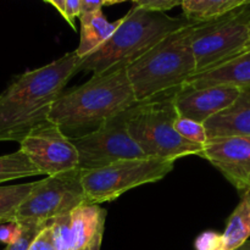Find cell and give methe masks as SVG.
<instances>
[{
    "label": "cell",
    "mask_w": 250,
    "mask_h": 250,
    "mask_svg": "<svg viewBox=\"0 0 250 250\" xmlns=\"http://www.w3.org/2000/svg\"><path fill=\"white\" fill-rule=\"evenodd\" d=\"M20 149L42 175L58 176L80 171L77 149L70 137L50 120L34 128L20 143Z\"/></svg>",
    "instance_id": "30bf717a"
},
{
    "label": "cell",
    "mask_w": 250,
    "mask_h": 250,
    "mask_svg": "<svg viewBox=\"0 0 250 250\" xmlns=\"http://www.w3.org/2000/svg\"><path fill=\"white\" fill-rule=\"evenodd\" d=\"M247 0H183V16L193 22H205L225 16L244 6Z\"/></svg>",
    "instance_id": "ac0fdd59"
},
{
    "label": "cell",
    "mask_w": 250,
    "mask_h": 250,
    "mask_svg": "<svg viewBox=\"0 0 250 250\" xmlns=\"http://www.w3.org/2000/svg\"><path fill=\"white\" fill-rule=\"evenodd\" d=\"M133 106L103 122L97 129L80 137H70L78 151L80 171H90L128 159L148 158L128 132Z\"/></svg>",
    "instance_id": "ba28073f"
},
{
    "label": "cell",
    "mask_w": 250,
    "mask_h": 250,
    "mask_svg": "<svg viewBox=\"0 0 250 250\" xmlns=\"http://www.w3.org/2000/svg\"><path fill=\"white\" fill-rule=\"evenodd\" d=\"M125 1H133L134 0H104V5H114V4H120V2Z\"/></svg>",
    "instance_id": "4dcf8cb0"
},
{
    "label": "cell",
    "mask_w": 250,
    "mask_h": 250,
    "mask_svg": "<svg viewBox=\"0 0 250 250\" xmlns=\"http://www.w3.org/2000/svg\"><path fill=\"white\" fill-rule=\"evenodd\" d=\"M81 4H82V11H81L82 15L102 10V7L104 6V0H81Z\"/></svg>",
    "instance_id": "f1b7e54d"
},
{
    "label": "cell",
    "mask_w": 250,
    "mask_h": 250,
    "mask_svg": "<svg viewBox=\"0 0 250 250\" xmlns=\"http://www.w3.org/2000/svg\"><path fill=\"white\" fill-rule=\"evenodd\" d=\"M81 58L67 53L15 78L0 94V142L21 143L34 128L49 121L51 107L68 81L80 72Z\"/></svg>",
    "instance_id": "6da1fadb"
},
{
    "label": "cell",
    "mask_w": 250,
    "mask_h": 250,
    "mask_svg": "<svg viewBox=\"0 0 250 250\" xmlns=\"http://www.w3.org/2000/svg\"><path fill=\"white\" fill-rule=\"evenodd\" d=\"M38 175H42L39 168L21 149L0 156V183Z\"/></svg>",
    "instance_id": "d6986e66"
},
{
    "label": "cell",
    "mask_w": 250,
    "mask_h": 250,
    "mask_svg": "<svg viewBox=\"0 0 250 250\" xmlns=\"http://www.w3.org/2000/svg\"><path fill=\"white\" fill-rule=\"evenodd\" d=\"M84 203L81 171L48 176L34 182L31 194L17 209L12 221H49L71 214Z\"/></svg>",
    "instance_id": "9c48e42d"
},
{
    "label": "cell",
    "mask_w": 250,
    "mask_h": 250,
    "mask_svg": "<svg viewBox=\"0 0 250 250\" xmlns=\"http://www.w3.org/2000/svg\"><path fill=\"white\" fill-rule=\"evenodd\" d=\"M175 128L178 132V134L183 137L186 141L199 144V146H205V143L209 139L204 124L187 119V117L178 116L175 122Z\"/></svg>",
    "instance_id": "7402d4cb"
},
{
    "label": "cell",
    "mask_w": 250,
    "mask_h": 250,
    "mask_svg": "<svg viewBox=\"0 0 250 250\" xmlns=\"http://www.w3.org/2000/svg\"><path fill=\"white\" fill-rule=\"evenodd\" d=\"M28 250H56L55 246H54L53 232H51L50 224L38 234V237L34 239Z\"/></svg>",
    "instance_id": "4316f807"
},
{
    "label": "cell",
    "mask_w": 250,
    "mask_h": 250,
    "mask_svg": "<svg viewBox=\"0 0 250 250\" xmlns=\"http://www.w3.org/2000/svg\"><path fill=\"white\" fill-rule=\"evenodd\" d=\"M176 160L159 158L128 159L90 171H81L87 204L117 199L127 190L158 182L173 170Z\"/></svg>",
    "instance_id": "8992f818"
},
{
    "label": "cell",
    "mask_w": 250,
    "mask_h": 250,
    "mask_svg": "<svg viewBox=\"0 0 250 250\" xmlns=\"http://www.w3.org/2000/svg\"><path fill=\"white\" fill-rule=\"evenodd\" d=\"M208 137H250V87L242 89L238 99L220 114L204 122Z\"/></svg>",
    "instance_id": "9a60e30c"
},
{
    "label": "cell",
    "mask_w": 250,
    "mask_h": 250,
    "mask_svg": "<svg viewBox=\"0 0 250 250\" xmlns=\"http://www.w3.org/2000/svg\"><path fill=\"white\" fill-rule=\"evenodd\" d=\"M44 1H46V2H49V4L53 5V6L55 7V9L58 10V11L60 12L61 15H62V17H65V14H66L65 2H66V0H44Z\"/></svg>",
    "instance_id": "f546056e"
},
{
    "label": "cell",
    "mask_w": 250,
    "mask_h": 250,
    "mask_svg": "<svg viewBox=\"0 0 250 250\" xmlns=\"http://www.w3.org/2000/svg\"><path fill=\"white\" fill-rule=\"evenodd\" d=\"M50 227L56 250H73L71 214L61 215L50 220Z\"/></svg>",
    "instance_id": "44dd1931"
},
{
    "label": "cell",
    "mask_w": 250,
    "mask_h": 250,
    "mask_svg": "<svg viewBox=\"0 0 250 250\" xmlns=\"http://www.w3.org/2000/svg\"><path fill=\"white\" fill-rule=\"evenodd\" d=\"M237 250H250V242H247L246 244H243L241 248H238Z\"/></svg>",
    "instance_id": "1f68e13d"
},
{
    "label": "cell",
    "mask_w": 250,
    "mask_h": 250,
    "mask_svg": "<svg viewBox=\"0 0 250 250\" xmlns=\"http://www.w3.org/2000/svg\"><path fill=\"white\" fill-rule=\"evenodd\" d=\"M183 0H134V5L151 11L165 12L182 5Z\"/></svg>",
    "instance_id": "d4e9b609"
},
{
    "label": "cell",
    "mask_w": 250,
    "mask_h": 250,
    "mask_svg": "<svg viewBox=\"0 0 250 250\" xmlns=\"http://www.w3.org/2000/svg\"><path fill=\"white\" fill-rule=\"evenodd\" d=\"M250 36V6L244 5L225 16L193 27L192 49L197 73L241 55Z\"/></svg>",
    "instance_id": "52a82bcc"
},
{
    "label": "cell",
    "mask_w": 250,
    "mask_h": 250,
    "mask_svg": "<svg viewBox=\"0 0 250 250\" xmlns=\"http://www.w3.org/2000/svg\"><path fill=\"white\" fill-rule=\"evenodd\" d=\"M21 225L16 221H7L0 224V242L6 246L15 243L21 234Z\"/></svg>",
    "instance_id": "484cf974"
},
{
    "label": "cell",
    "mask_w": 250,
    "mask_h": 250,
    "mask_svg": "<svg viewBox=\"0 0 250 250\" xmlns=\"http://www.w3.org/2000/svg\"><path fill=\"white\" fill-rule=\"evenodd\" d=\"M249 50H250V36H249V41H248V43H247L246 48H244L243 53H246V51H249Z\"/></svg>",
    "instance_id": "d6a6232c"
},
{
    "label": "cell",
    "mask_w": 250,
    "mask_h": 250,
    "mask_svg": "<svg viewBox=\"0 0 250 250\" xmlns=\"http://www.w3.org/2000/svg\"><path fill=\"white\" fill-rule=\"evenodd\" d=\"M195 23L171 33L127 67L137 102L175 95L197 73L190 42Z\"/></svg>",
    "instance_id": "277c9868"
},
{
    "label": "cell",
    "mask_w": 250,
    "mask_h": 250,
    "mask_svg": "<svg viewBox=\"0 0 250 250\" xmlns=\"http://www.w3.org/2000/svg\"><path fill=\"white\" fill-rule=\"evenodd\" d=\"M175 95L134 105L128 120V132L148 158L177 160L188 155L200 156L204 146L186 141L175 128L180 115Z\"/></svg>",
    "instance_id": "5b68a950"
},
{
    "label": "cell",
    "mask_w": 250,
    "mask_h": 250,
    "mask_svg": "<svg viewBox=\"0 0 250 250\" xmlns=\"http://www.w3.org/2000/svg\"><path fill=\"white\" fill-rule=\"evenodd\" d=\"M224 237L225 250H237L250 237V190L243 192L241 202L229 216Z\"/></svg>",
    "instance_id": "e0dca14e"
},
{
    "label": "cell",
    "mask_w": 250,
    "mask_h": 250,
    "mask_svg": "<svg viewBox=\"0 0 250 250\" xmlns=\"http://www.w3.org/2000/svg\"><path fill=\"white\" fill-rule=\"evenodd\" d=\"M197 250H225L224 237L217 232H204L195 239Z\"/></svg>",
    "instance_id": "cb8c5ba5"
},
{
    "label": "cell",
    "mask_w": 250,
    "mask_h": 250,
    "mask_svg": "<svg viewBox=\"0 0 250 250\" xmlns=\"http://www.w3.org/2000/svg\"><path fill=\"white\" fill-rule=\"evenodd\" d=\"M185 85L189 87H211L226 85L239 89L250 87V50L242 53L215 67L195 73Z\"/></svg>",
    "instance_id": "4fadbf2b"
},
{
    "label": "cell",
    "mask_w": 250,
    "mask_h": 250,
    "mask_svg": "<svg viewBox=\"0 0 250 250\" xmlns=\"http://www.w3.org/2000/svg\"><path fill=\"white\" fill-rule=\"evenodd\" d=\"M193 23L183 17H171L133 5L120 19L112 36L100 48L80 60V71L104 73L127 68L146 51L173 32Z\"/></svg>",
    "instance_id": "3957f363"
},
{
    "label": "cell",
    "mask_w": 250,
    "mask_h": 250,
    "mask_svg": "<svg viewBox=\"0 0 250 250\" xmlns=\"http://www.w3.org/2000/svg\"><path fill=\"white\" fill-rule=\"evenodd\" d=\"M16 222L21 225V234H20L19 239L15 243L7 246L5 250H28L34 239L38 237V234L45 227L49 226L50 220L49 221H32V220H28V221Z\"/></svg>",
    "instance_id": "603a6c76"
},
{
    "label": "cell",
    "mask_w": 250,
    "mask_h": 250,
    "mask_svg": "<svg viewBox=\"0 0 250 250\" xmlns=\"http://www.w3.org/2000/svg\"><path fill=\"white\" fill-rule=\"evenodd\" d=\"M65 10L66 14L63 19L67 21V23L70 24L72 28H75V20L81 16V11H82L81 0H66Z\"/></svg>",
    "instance_id": "83f0119b"
},
{
    "label": "cell",
    "mask_w": 250,
    "mask_h": 250,
    "mask_svg": "<svg viewBox=\"0 0 250 250\" xmlns=\"http://www.w3.org/2000/svg\"><path fill=\"white\" fill-rule=\"evenodd\" d=\"M242 89L226 85L211 87H189L185 85L173 97L175 107L181 117L205 121L224 110L229 109L241 94Z\"/></svg>",
    "instance_id": "7c38bea8"
},
{
    "label": "cell",
    "mask_w": 250,
    "mask_h": 250,
    "mask_svg": "<svg viewBox=\"0 0 250 250\" xmlns=\"http://www.w3.org/2000/svg\"><path fill=\"white\" fill-rule=\"evenodd\" d=\"M34 183L0 187V224L12 221L17 209L28 198Z\"/></svg>",
    "instance_id": "ffe728a7"
},
{
    "label": "cell",
    "mask_w": 250,
    "mask_h": 250,
    "mask_svg": "<svg viewBox=\"0 0 250 250\" xmlns=\"http://www.w3.org/2000/svg\"><path fill=\"white\" fill-rule=\"evenodd\" d=\"M137 104L127 68L94 73L84 84L63 92L56 99L49 120L63 132H93Z\"/></svg>",
    "instance_id": "7a4b0ae2"
},
{
    "label": "cell",
    "mask_w": 250,
    "mask_h": 250,
    "mask_svg": "<svg viewBox=\"0 0 250 250\" xmlns=\"http://www.w3.org/2000/svg\"><path fill=\"white\" fill-rule=\"evenodd\" d=\"M106 210L99 204L80 205L71 212L73 250H100Z\"/></svg>",
    "instance_id": "5bb4252c"
},
{
    "label": "cell",
    "mask_w": 250,
    "mask_h": 250,
    "mask_svg": "<svg viewBox=\"0 0 250 250\" xmlns=\"http://www.w3.org/2000/svg\"><path fill=\"white\" fill-rule=\"evenodd\" d=\"M81 21V41L76 53L81 59L89 55L103 45L112 36L120 24V20L109 22L102 10L82 14Z\"/></svg>",
    "instance_id": "2e32d148"
},
{
    "label": "cell",
    "mask_w": 250,
    "mask_h": 250,
    "mask_svg": "<svg viewBox=\"0 0 250 250\" xmlns=\"http://www.w3.org/2000/svg\"><path fill=\"white\" fill-rule=\"evenodd\" d=\"M246 5H248V6H250V0H247V2H246Z\"/></svg>",
    "instance_id": "836d02e7"
},
{
    "label": "cell",
    "mask_w": 250,
    "mask_h": 250,
    "mask_svg": "<svg viewBox=\"0 0 250 250\" xmlns=\"http://www.w3.org/2000/svg\"><path fill=\"white\" fill-rule=\"evenodd\" d=\"M200 158L209 160L238 190H250V137L210 138Z\"/></svg>",
    "instance_id": "8fae6325"
}]
</instances>
